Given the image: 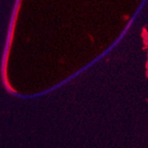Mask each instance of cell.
Listing matches in <instances>:
<instances>
[]
</instances>
